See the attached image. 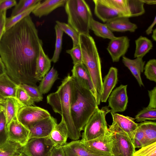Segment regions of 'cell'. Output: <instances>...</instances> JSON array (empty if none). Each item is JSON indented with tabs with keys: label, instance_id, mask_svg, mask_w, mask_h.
Listing matches in <instances>:
<instances>
[{
	"label": "cell",
	"instance_id": "1",
	"mask_svg": "<svg viewBox=\"0 0 156 156\" xmlns=\"http://www.w3.org/2000/svg\"><path fill=\"white\" fill-rule=\"evenodd\" d=\"M42 42L30 15L4 32L0 41V57L7 74L18 85L37 87L35 72Z\"/></svg>",
	"mask_w": 156,
	"mask_h": 156
},
{
	"label": "cell",
	"instance_id": "2",
	"mask_svg": "<svg viewBox=\"0 0 156 156\" xmlns=\"http://www.w3.org/2000/svg\"><path fill=\"white\" fill-rule=\"evenodd\" d=\"M72 77L73 82L71 95V115L76 128L80 132L98 107L89 86Z\"/></svg>",
	"mask_w": 156,
	"mask_h": 156
},
{
	"label": "cell",
	"instance_id": "3",
	"mask_svg": "<svg viewBox=\"0 0 156 156\" xmlns=\"http://www.w3.org/2000/svg\"><path fill=\"white\" fill-rule=\"evenodd\" d=\"M73 82L72 76L68 74L62 80L57 90L47 95V101L54 112L61 115L67 128L69 137L76 140L81 135L76 128L71 115V95Z\"/></svg>",
	"mask_w": 156,
	"mask_h": 156
},
{
	"label": "cell",
	"instance_id": "4",
	"mask_svg": "<svg viewBox=\"0 0 156 156\" xmlns=\"http://www.w3.org/2000/svg\"><path fill=\"white\" fill-rule=\"evenodd\" d=\"M79 45L82 63L86 67L93 84L94 97L98 105L100 104L102 91L101 60L93 38L90 35L79 34Z\"/></svg>",
	"mask_w": 156,
	"mask_h": 156
},
{
	"label": "cell",
	"instance_id": "5",
	"mask_svg": "<svg viewBox=\"0 0 156 156\" xmlns=\"http://www.w3.org/2000/svg\"><path fill=\"white\" fill-rule=\"evenodd\" d=\"M68 23L79 34H89L93 18L90 8L83 0H67L64 5Z\"/></svg>",
	"mask_w": 156,
	"mask_h": 156
},
{
	"label": "cell",
	"instance_id": "6",
	"mask_svg": "<svg viewBox=\"0 0 156 156\" xmlns=\"http://www.w3.org/2000/svg\"><path fill=\"white\" fill-rule=\"evenodd\" d=\"M110 111L107 106L101 109L98 108L96 110L84 127L81 141H87L96 138L108 130L105 117Z\"/></svg>",
	"mask_w": 156,
	"mask_h": 156
},
{
	"label": "cell",
	"instance_id": "7",
	"mask_svg": "<svg viewBox=\"0 0 156 156\" xmlns=\"http://www.w3.org/2000/svg\"><path fill=\"white\" fill-rule=\"evenodd\" d=\"M109 6L129 18L143 14L144 3L142 0H104Z\"/></svg>",
	"mask_w": 156,
	"mask_h": 156
},
{
	"label": "cell",
	"instance_id": "8",
	"mask_svg": "<svg viewBox=\"0 0 156 156\" xmlns=\"http://www.w3.org/2000/svg\"><path fill=\"white\" fill-rule=\"evenodd\" d=\"M110 133L112 156H133L135 148L128 135L121 131Z\"/></svg>",
	"mask_w": 156,
	"mask_h": 156
},
{
	"label": "cell",
	"instance_id": "9",
	"mask_svg": "<svg viewBox=\"0 0 156 156\" xmlns=\"http://www.w3.org/2000/svg\"><path fill=\"white\" fill-rule=\"evenodd\" d=\"M51 116L47 110L31 106L21 108L18 113L17 118L20 122L29 129L37 122Z\"/></svg>",
	"mask_w": 156,
	"mask_h": 156
},
{
	"label": "cell",
	"instance_id": "10",
	"mask_svg": "<svg viewBox=\"0 0 156 156\" xmlns=\"http://www.w3.org/2000/svg\"><path fill=\"white\" fill-rule=\"evenodd\" d=\"M54 147L48 136L34 138L23 147V151L28 156H49Z\"/></svg>",
	"mask_w": 156,
	"mask_h": 156
},
{
	"label": "cell",
	"instance_id": "11",
	"mask_svg": "<svg viewBox=\"0 0 156 156\" xmlns=\"http://www.w3.org/2000/svg\"><path fill=\"white\" fill-rule=\"evenodd\" d=\"M111 114L113 122L108 128V130L110 132H123L128 135L132 141L139 124L136 123L133 118L117 113Z\"/></svg>",
	"mask_w": 156,
	"mask_h": 156
},
{
	"label": "cell",
	"instance_id": "12",
	"mask_svg": "<svg viewBox=\"0 0 156 156\" xmlns=\"http://www.w3.org/2000/svg\"><path fill=\"white\" fill-rule=\"evenodd\" d=\"M30 131L18 120L17 117L6 128V137L23 147L29 140Z\"/></svg>",
	"mask_w": 156,
	"mask_h": 156
},
{
	"label": "cell",
	"instance_id": "13",
	"mask_svg": "<svg viewBox=\"0 0 156 156\" xmlns=\"http://www.w3.org/2000/svg\"><path fill=\"white\" fill-rule=\"evenodd\" d=\"M127 85H121L115 88L108 97V107L111 109V114L124 111L128 102Z\"/></svg>",
	"mask_w": 156,
	"mask_h": 156
},
{
	"label": "cell",
	"instance_id": "14",
	"mask_svg": "<svg viewBox=\"0 0 156 156\" xmlns=\"http://www.w3.org/2000/svg\"><path fill=\"white\" fill-rule=\"evenodd\" d=\"M81 141L87 149L92 152L112 154V135L108 130L96 138Z\"/></svg>",
	"mask_w": 156,
	"mask_h": 156
},
{
	"label": "cell",
	"instance_id": "15",
	"mask_svg": "<svg viewBox=\"0 0 156 156\" xmlns=\"http://www.w3.org/2000/svg\"><path fill=\"white\" fill-rule=\"evenodd\" d=\"M129 46V40L126 36L115 37L110 40L107 49L113 62H118L124 56Z\"/></svg>",
	"mask_w": 156,
	"mask_h": 156
},
{
	"label": "cell",
	"instance_id": "16",
	"mask_svg": "<svg viewBox=\"0 0 156 156\" xmlns=\"http://www.w3.org/2000/svg\"><path fill=\"white\" fill-rule=\"evenodd\" d=\"M57 123L56 119L51 116L37 122L29 129V140L48 136Z\"/></svg>",
	"mask_w": 156,
	"mask_h": 156
},
{
	"label": "cell",
	"instance_id": "17",
	"mask_svg": "<svg viewBox=\"0 0 156 156\" xmlns=\"http://www.w3.org/2000/svg\"><path fill=\"white\" fill-rule=\"evenodd\" d=\"M62 147L66 156H112L110 154L97 153L89 150L80 140L66 143Z\"/></svg>",
	"mask_w": 156,
	"mask_h": 156
},
{
	"label": "cell",
	"instance_id": "18",
	"mask_svg": "<svg viewBox=\"0 0 156 156\" xmlns=\"http://www.w3.org/2000/svg\"><path fill=\"white\" fill-rule=\"evenodd\" d=\"M94 4V13L103 22L113 19L124 16L105 2L104 0H93Z\"/></svg>",
	"mask_w": 156,
	"mask_h": 156
},
{
	"label": "cell",
	"instance_id": "19",
	"mask_svg": "<svg viewBox=\"0 0 156 156\" xmlns=\"http://www.w3.org/2000/svg\"><path fill=\"white\" fill-rule=\"evenodd\" d=\"M48 136L55 147H62L66 144L69 137L68 131L62 119L60 122L55 125Z\"/></svg>",
	"mask_w": 156,
	"mask_h": 156
},
{
	"label": "cell",
	"instance_id": "20",
	"mask_svg": "<svg viewBox=\"0 0 156 156\" xmlns=\"http://www.w3.org/2000/svg\"><path fill=\"white\" fill-rule=\"evenodd\" d=\"M102 91L101 101L106 102L111 93L117 83L118 70L114 67H111L108 74L103 79Z\"/></svg>",
	"mask_w": 156,
	"mask_h": 156
},
{
	"label": "cell",
	"instance_id": "21",
	"mask_svg": "<svg viewBox=\"0 0 156 156\" xmlns=\"http://www.w3.org/2000/svg\"><path fill=\"white\" fill-rule=\"evenodd\" d=\"M51 61L45 54L43 48V42L39 44V51L37 58L35 78L36 80L41 81L50 70Z\"/></svg>",
	"mask_w": 156,
	"mask_h": 156
},
{
	"label": "cell",
	"instance_id": "22",
	"mask_svg": "<svg viewBox=\"0 0 156 156\" xmlns=\"http://www.w3.org/2000/svg\"><path fill=\"white\" fill-rule=\"evenodd\" d=\"M129 17L123 16L111 20L105 23L112 32H134L137 28L136 24L131 22Z\"/></svg>",
	"mask_w": 156,
	"mask_h": 156
},
{
	"label": "cell",
	"instance_id": "23",
	"mask_svg": "<svg viewBox=\"0 0 156 156\" xmlns=\"http://www.w3.org/2000/svg\"><path fill=\"white\" fill-rule=\"evenodd\" d=\"M67 0H46L41 2L34 9L32 13L40 18L47 16L57 8L64 6Z\"/></svg>",
	"mask_w": 156,
	"mask_h": 156
},
{
	"label": "cell",
	"instance_id": "24",
	"mask_svg": "<svg viewBox=\"0 0 156 156\" xmlns=\"http://www.w3.org/2000/svg\"><path fill=\"white\" fill-rule=\"evenodd\" d=\"M122 62L135 78L140 86L144 87L141 77V73L144 70L145 63L143 58H136L134 59H131L124 56L122 58Z\"/></svg>",
	"mask_w": 156,
	"mask_h": 156
},
{
	"label": "cell",
	"instance_id": "25",
	"mask_svg": "<svg viewBox=\"0 0 156 156\" xmlns=\"http://www.w3.org/2000/svg\"><path fill=\"white\" fill-rule=\"evenodd\" d=\"M3 113L5 118L6 128L12 120L17 117L20 109L23 107L16 98L9 97L5 98Z\"/></svg>",
	"mask_w": 156,
	"mask_h": 156
},
{
	"label": "cell",
	"instance_id": "26",
	"mask_svg": "<svg viewBox=\"0 0 156 156\" xmlns=\"http://www.w3.org/2000/svg\"><path fill=\"white\" fill-rule=\"evenodd\" d=\"M18 86L6 73L0 76V95L5 98L9 97L16 98Z\"/></svg>",
	"mask_w": 156,
	"mask_h": 156
},
{
	"label": "cell",
	"instance_id": "27",
	"mask_svg": "<svg viewBox=\"0 0 156 156\" xmlns=\"http://www.w3.org/2000/svg\"><path fill=\"white\" fill-rule=\"evenodd\" d=\"M23 146L7 138L0 143V156H17L23 151Z\"/></svg>",
	"mask_w": 156,
	"mask_h": 156
},
{
	"label": "cell",
	"instance_id": "28",
	"mask_svg": "<svg viewBox=\"0 0 156 156\" xmlns=\"http://www.w3.org/2000/svg\"><path fill=\"white\" fill-rule=\"evenodd\" d=\"M71 71L72 76L86 83L89 86L94 96V92L91 79L89 72L84 65L81 63L74 65Z\"/></svg>",
	"mask_w": 156,
	"mask_h": 156
},
{
	"label": "cell",
	"instance_id": "29",
	"mask_svg": "<svg viewBox=\"0 0 156 156\" xmlns=\"http://www.w3.org/2000/svg\"><path fill=\"white\" fill-rule=\"evenodd\" d=\"M58 79V72L53 66L41 80L38 89L42 95L47 93Z\"/></svg>",
	"mask_w": 156,
	"mask_h": 156
},
{
	"label": "cell",
	"instance_id": "30",
	"mask_svg": "<svg viewBox=\"0 0 156 156\" xmlns=\"http://www.w3.org/2000/svg\"><path fill=\"white\" fill-rule=\"evenodd\" d=\"M136 49L134 58L143 57L152 48V41L146 37L140 36L135 41Z\"/></svg>",
	"mask_w": 156,
	"mask_h": 156
},
{
	"label": "cell",
	"instance_id": "31",
	"mask_svg": "<svg viewBox=\"0 0 156 156\" xmlns=\"http://www.w3.org/2000/svg\"><path fill=\"white\" fill-rule=\"evenodd\" d=\"M90 29L95 35L103 38L111 40L115 37L105 24L101 23L93 18L91 21Z\"/></svg>",
	"mask_w": 156,
	"mask_h": 156
},
{
	"label": "cell",
	"instance_id": "32",
	"mask_svg": "<svg viewBox=\"0 0 156 156\" xmlns=\"http://www.w3.org/2000/svg\"><path fill=\"white\" fill-rule=\"evenodd\" d=\"M139 126L144 133L147 145L156 142V122L145 121Z\"/></svg>",
	"mask_w": 156,
	"mask_h": 156
},
{
	"label": "cell",
	"instance_id": "33",
	"mask_svg": "<svg viewBox=\"0 0 156 156\" xmlns=\"http://www.w3.org/2000/svg\"><path fill=\"white\" fill-rule=\"evenodd\" d=\"M55 29L56 34L55 49L51 60V62L55 63L58 61L61 51L64 32L56 24L55 26Z\"/></svg>",
	"mask_w": 156,
	"mask_h": 156
},
{
	"label": "cell",
	"instance_id": "34",
	"mask_svg": "<svg viewBox=\"0 0 156 156\" xmlns=\"http://www.w3.org/2000/svg\"><path fill=\"white\" fill-rule=\"evenodd\" d=\"M56 24L59 28L71 38L73 47L79 44V34L68 23L60 22L55 21Z\"/></svg>",
	"mask_w": 156,
	"mask_h": 156
},
{
	"label": "cell",
	"instance_id": "35",
	"mask_svg": "<svg viewBox=\"0 0 156 156\" xmlns=\"http://www.w3.org/2000/svg\"><path fill=\"white\" fill-rule=\"evenodd\" d=\"M41 0H20L15 6L10 17L14 16L41 2Z\"/></svg>",
	"mask_w": 156,
	"mask_h": 156
},
{
	"label": "cell",
	"instance_id": "36",
	"mask_svg": "<svg viewBox=\"0 0 156 156\" xmlns=\"http://www.w3.org/2000/svg\"><path fill=\"white\" fill-rule=\"evenodd\" d=\"M31 7L25 11L12 17L6 18L5 22V31L7 30L25 17L30 15L34 9L40 3Z\"/></svg>",
	"mask_w": 156,
	"mask_h": 156
},
{
	"label": "cell",
	"instance_id": "37",
	"mask_svg": "<svg viewBox=\"0 0 156 156\" xmlns=\"http://www.w3.org/2000/svg\"><path fill=\"white\" fill-rule=\"evenodd\" d=\"M135 119L138 122L146 120H156V108L147 107L144 108L135 116Z\"/></svg>",
	"mask_w": 156,
	"mask_h": 156
},
{
	"label": "cell",
	"instance_id": "38",
	"mask_svg": "<svg viewBox=\"0 0 156 156\" xmlns=\"http://www.w3.org/2000/svg\"><path fill=\"white\" fill-rule=\"evenodd\" d=\"M16 98L23 107L33 106L34 102L29 96L26 91L20 85H18Z\"/></svg>",
	"mask_w": 156,
	"mask_h": 156
},
{
	"label": "cell",
	"instance_id": "39",
	"mask_svg": "<svg viewBox=\"0 0 156 156\" xmlns=\"http://www.w3.org/2000/svg\"><path fill=\"white\" fill-rule=\"evenodd\" d=\"M144 74L149 80L156 82V60L151 59L144 67Z\"/></svg>",
	"mask_w": 156,
	"mask_h": 156
},
{
	"label": "cell",
	"instance_id": "40",
	"mask_svg": "<svg viewBox=\"0 0 156 156\" xmlns=\"http://www.w3.org/2000/svg\"><path fill=\"white\" fill-rule=\"evenodd\" d=\"M20 85L24 89L34 102H39L42 100L43 95L39 91L37 87H35L25 84Z\"/></svg>",
	"mask_w": 156,
	"mask_h": 156
},
{
	"label": "cell",
	"instance_id": "41",
	"mask_svg": "<svg viewBox=\"0 0 156 156\" xmlns=\"http://www.w3.org/2000/svg\"><path fill=\"white\" fill-rule=\"evenodd\" d=\"M133 156H156V142L141 147Z\"/></svg>",
	"mask_w": 156,
	"mask_h": 156
},
{
	"label": "cell",
	"instance_id": "42",
	"mask_svg": "<svg viewBox=\"0 0 156 156\" xmlns=\"http://www.w3.org/2000/svg\"><path fill=\"white\" fill-rule=\"evenodd\" d=\"M66 52L71 56L74 65L82 63V54L79 44L66 50Z\"/></svg>",
	"mask_w": 156,
	"mask_h": 156
},
{
	"label": "cell",
	"instance_id": "43",
	"mask_svg": "<svg viewBox=\"0 0 156 156\" xmlns=\"http://www.w3.org/2000/svg\"><path fill=\"white\" fill-rule=\"evenodd\" d=\"M133 139L140 142L143 147L147 146L144 133L139 125L135 132L132 140Z\"/></svg>",
	"mask_w": 156,
	"mask_h": 156
},
{
	"label": "cell",
	"instance_id": "44",
	"mask_svg": "<svg viewBox=\"0 0 156 156\" xmlns=\"http://www.w3.org/2000/svg\"><path fill=\"white\" fill-rule=\"evenodd\" d=\"M16 4L15 0H0V14Z\"/></svg>",
	"mask_w": 156,
	"mask_h": 156
},
{
	"label": "cell",
	"instance_id": "45",
	"mask_svg": "<svg viewBox=\"0 0 156 156\" xmlns=\"http://www.w3.org/2000/svg\"><path fill=\"white\" fill-rule=\"evenodd\" d=\"M150 102L148 107L156 108V87L150 90H148Z\"/></svg>",
	"mask_w": 156,
	"mask_h": 156
},
{
	"label": "cell",
	"instance_id": "46",
	"mask_svg": "<svg viewBox=\"0 0 156 156\" xmlns=\"http://www.w3.org/2000/svg\"><path fill=\"white\" fill-rule=\"evenodd\" d=\"M6 12V11H4L0 14V41L5 30Z\"/></svg>",
	"mask_w": 156,
	"mask_h": 156
},
{
	"label": "cell",
	"instance_id": "47",
	"mask_svg": "<svg viewBox=\"0 0 156 156\" xmlns=\"http://www.w3.org/2000/svg\"><path fill=\"white\" fill-rule=\"evenodd\" d=\"M6 125L5 118L2 112L0 113V135L2 133L6 134Z\"/></svg>",
	"mask_w": 156,
	"mask_h": 156
},
{
	"label": "cell",
	"instance_id": "48",
	"mask_svg": "<svg viewBox=\"0 0 156 156\" xmlns=\"http://www.w3.org/2000/svg\"><path fill=\"white\" fill-rule=\"evenodd\" d=\"M49 156H66L62 147H54Z\"/></svg>",
	"mask_w": 156,
	"mask_h": 156
},
{
	"label": "cell",
	"instance_id": "49",
	"mask_svg": "<svg viewBox=\"0 0 156 156\" xmlns=\"http://www.w3.org/2000/svg\"><path fill=\"white\" fill-rule=\"evenodd\" d=\"M156 23V16L155 17L151 25L148 27L146 30V34L149 35L152 33L153 30V28Z\"/></svg>",
	"mask_w": 156,
	"mask_h": 156
},
{
	"label": "cell",
	"instance_id": "50",
	"mask_svg": "<svg viewBox=\"0 0 156 156\" xmlns=\"http://www.w3.org/2000/svg\"><path fill=\"white\" fill-rule=\"evenodd\" d=\"M6 73L5 65L0 57V76Z\"/></svg>",
	"mask_w": 156,
	"mask_h": 156
},
{
	"label": "cell",
	"instance_id": "51",
	"mask_svg": "<svg viewBox=\"0 0 156 156\" xmlns=\"http://www.w3.org/2000/svg\"><path fill=\"white\" fill-rule=\"evenodd\" d=\"M144 3L149 5H154L156 4V0H142Z\"/></svg>",
	"mask_w": 156,
	"mask_h": 156
},
{
	"label": "cell",
	"instance_id": "52",
	"mask_svg": "<svg viewBox=\"0 0 156 156\" xmlns=\"http://www.w3.org/2000/svg\"><path fill=\"white\" fill-rule=\"evenodd\" d=\"M152 37L153 40L155 41H156V29L155 28L152 31Z\"/></svg>",
	"mask_w": 156,
	"mask_h": 156
},
{
	"label": "cell",
	"instance_id": "53",
	"mask_svg": "<svg viewBox=\"0 0 156 156\" xmlns=\"http://www.w3.org/2000/svg\"><path fill=\"white\" fill-rule=\"evenodd\" d=\"M5 99L0 95V104L3 105L5 101Z\"/></svg>",
	"mask_w": 156,
	"mask_h": 156
},
{
	"label": "cell",
	"instance_id": "54",
	"mask_svg": "<svg viewBox=\"0 0 156 156\" xmlns=\"http://www.w3.org/2000/svg\"><path fill=\"white\" fill-rule=\"evenodd\" d=\"M4 110V107L3 105L0 104V113L3 112Z\"/></svg>",
	"mask_w": 156,
	"mask_h": 156
},
{
	"label": "cell",
	"instance_id": "55",
	"mask_svg": "<svg viewBox=\"0 0 156 156\" xmlns=\"http://www.w3.org/2000/svg\"><path fill=\"white\" fill-rule=\"evenodd\" d=\"M27 156L26 154H25L24 152H23V151L22 152V153L19 155L18 156Z\"/></svg>",
	"mask_w": 156,
	"mask_h": 156
}]
</instances>
